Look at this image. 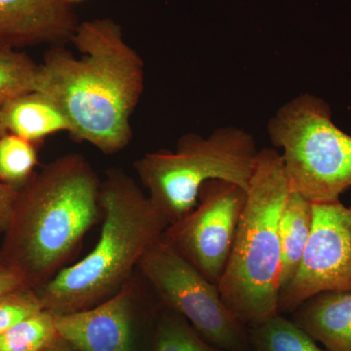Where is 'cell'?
Returning a JSON list of instances; mask_svg holds the SVG:
<instances>
[{
    "label": "cell",
    "mask_w": 351,
    "mask_h": 351,
    "mask_svg": "<svg viewBox=\"0 0 351 351\" xmlns=\"http://www.w3.org/2000/svg\"><path fill=\"white\" fill-rule=\"evenodd\" d=\"M71 43L80 57L63 46L51 48L38 64L34 91L56 104L71 137L105 154H117L132 140L130 119L144 90V62L108 18L80 23Z\"/></svg>",
    "instance_id": "obj_1"
},
{
    "label": "cell",
    "mask_w": 351,
    "mask_h": 351,
    "mask_svg": "<svg viewBox=\"0 0 351 351\" xmlns=\"http://www.w3.org/2000/svg\"><path fill=\"white\" fill-rule=\"evenodd\" d=\"M101 181L77 154L59 157L18 191L0 254L29 287H43L78 248L101 215Z\"/></svg>",
    "instance_id": "obj_2"
},
{
    "label": "cell",
    "mask_w": 351,
    "mask_h": 351,
    "mask_svg": "<svg viewBox=\"0 0 351 351\" xmlns=\"http://www.w3.org/2000/svg\"><path fill=\"white\" fill-rule=\"evenodd\" d=\"M100 207L103 225L93 249L38 290L43 308L51 313L82 311L119 292L169 226L137 182L120 169L108 170L101 182Z\"/></svg>",
    "instance_id": "obj_3"
},
{
    "label": "cell",
    "mask_w": 351,
    "mask_h": 351,
    "mask_svg": "<svg viewBox=\"0 0 351 351\" xmlns=\"http://www.w3.org/2000/svg\"><path fill=\"white\" fill-rule=\"evenodd\" d=\"M290 191L280 152L260 149L232 253L218 283L226 307L245 327L278 314L279 219Z\"/></svg>",
    "instance_id": "obj_4"
},
{
    "label": "cell",
    "mask_w": 351,
    "mask_h": 351,
    "mask_svg": "<svg viewBox=\"0 0 351 351\" xmlns=\"http://www.w3.org/2000/svg\"><path fill=\"white\" fill-rule=\"evenodd\" d=\"M258 152L249 132L221 127L207 137L186 134L175 151L149 152L134 166L147 196L170 225L196 206L207 182L221 180L247 191Z\"/></svg>",
    "instance_id": "obj_5"
},
{
    "label": "cell",
    "mask_w": 351,
    "mask_h": 351,
    "mask_svg": "<svg viewBox=\"0 0 351 351\" xmlns=\"http://www.w3.org/2000/svg\"><path fill=\"white\" fill-rule=\"evenodd\" d=\"M267 131L282 151L291 191L313 204L341 201L351 188V136L334 123L326 101L299 95L277 110Z\"/></svg>",
    "instance_id": "obj_6"
},
{
    "label": "cell",
    "mask_w": 351,
    "mask_h": 351,
    "mask_svg": "<svg viewBox=\"0 0 351 351\" xmlns=\"http://www.w3.org/2000/svg\"><path fill=\"white\" fill-rule=\"evenodd\" d=\"M138 267L165 306L188 321L205 341L226 351L243 350L245 326L226 307L218 285L163 237L145 254Z\"/></svg>",
    "instance_id": "obj_7"
},
{
    "label": "cell",
    "mask_w": 351,
    "mask_h": 351,
    "mask_svg": "<svg viewBox=\"0 0 351 351\" xmlns=\"http://www.w3.org/2000/svg\"><path fill=\"white\" fill-rule=\"evenodd\" d=\"M245 189L214 180L203 184L196 206L170 223L163 239L218 285L228 263L246 202Z\"/></svg>",
    "instance_id": "obj_8"
},
{
    "label": "cell",
    "mask_w": 351,
    "mask_h": 351,
    "mask_svg": "<svg viewBox=\"0 0 351 351\" xmlns=\"http://www.w3.org/2000/svg\"><path fill=\"white\" fill-rule=\"evenodd\" d=\"M341 291H351V206L341 201L313 204L311 237L297 274L279 295L278 313Z\"/></svg>",
    "instance_id": "obj_9"
},
{
    "label": "cell",
    "mask_w": 351,
    "mask_h": 351,
    "mask_svg": "<svg viewBox=\"0 0 351 351\" xmlns=\"http://www.w3.org/2000/svg\"><path fill=\"white\" fill-rule=\"evenodd\" d=\"M136 289L130 280L100 304L55 314L58 336L75 351H128Z\"/></svg>",
    "instance_id": "obj_10"
},
{
    "label": "cell",
    "mask_w": 351,
    "mask_h": 351,
    "mask_svg": "<svg viewBox=\"0 0 351 351\" xmlns=\"http://www.w3.org/2000/svg\"><path fill=\"white\" fill-rule=\"evenodd\" d=\"M80 24L66 0H0L1 47L62 46L71 43Z\"/></svg>",
    "instance_id": "obj_11"
},
{
    "label": "cell",
    "mask_w": 351,
    "mask_h": 351,
    "mask_svg": "<svg viewBox=\"0 0 351 351\" xmlns=\"http://www.w3.org/2000/svg\"><path fill=\"white\" fill-rule=\"evenodd\" d=\"M293 321L328 351H351V291L314 295L295 309Z\"/></svg>",
    "instance_id": "obj_12"
},
{
    "label": "cell",
    "mask_w": 351,
    "mask_h": 351,
    "mask_svg": "<svg viewBox=\"0 0 351 351\" xmlns=\"http://www.w3.org/2000/svg\"><path fill=\"white\" fill-rule=\"evenodd\" d=\"M2 114L7 130L36 143L59 132L69 134L71 127L54 101L38 91L21 94L4 104Z\"/></svg>",
    "instance_id": "obj_13"
},
{
    "label": "cell",
    "mask_w": 351,
    "mask_h": 351,
    "mask_svg": "<svg viewBox=\"0 0 351 351\" xmlns=\"http://www.w3.org/2000/svg\"><path fill=\"white\" fill-rule=\"evenodd\" d=\"M313 223V204L290 191L279 219L280 240V292L291 282L306 250Z\"/></svg>",
    "instance_id": "obj_14"
},
{
    "label": "cell",
    "mask_w": 351,
    "mask_h": 351,
    "mask_svg": "<svg viewBox=\"0 0 351 351\" xmlns=\"http://www.w3.org/2000/svg\"><path fill=\"white\" fill-rule=\"evenodd\" d=\"M251 330V341L257 351H328L294 321L280 313Z\"/></svg>",
    "instance_id": "obj_15"
},
{
    "label": "cell",
    "mask_w": 351,
    "mask_h": 351,
    "mask_svg": "<svg viewBox=\"0 0 351 351\" xmlns=\"http://www.w3.org/2000/svg\"><path fill=\"white\" fill-rule=\"evenodd\" d=\"M58 338L55 314L43 308L0 335V351H41Z\"/></svg>",
    "instance_id": "obj_16"
},
{
    "label": "cell",
    "mask_w": 351,
    "mask_h": 351,
    "mask_svg": "<svg viewBox=\"0 0 351 351\" xmlns=\"http://www.w3.org/2000/svg\"><path fill=\"white\" fill-rule=\"evenodd\" d=\"M36 145L9 132L0 138V181L18 189L24 186L38 163Z\"/></svg>",
    "instance_id": "obj_17"
},
{
    "label": "cell",
    "mask_w": 351,
    "mask_h": 351,
    "mask_svg": "<svg viewBox=\"0 0 351 351\" xmlns=\"http://www.w3.org/2000/svg\"><path fill=\"white\" fill-rule=\"evenodd\" d=\"M38 64L18 50L0 46V108L11 99L34 91Z\"/></svg>",
    "instance_id": "obj_18"
},
{
    "label": "cell",
    "mask_w": 351,
    "mask_h": 351,
    "mask_svg": "<svg viewBox=\"0 0 351 351\" xmlns=\"http://www.w3.org/2000/svg\"><path fill=\"white\" fill-rule=\"evenodd\" d=\"M154 351H226L205 341L182 316L165 318Z\"/></svg>",
    "instance_id": "obj_19"
},
{
    "label": "cell",
    "mask_w": 351,
    "mask_h": 351,
    "mask_svg": "<svg viewBox=\"0 0 351 351\" xmlns=\"http://www.w3.org/2000/svg\"><path fill=\"white\" fill-rule=\"evenodd\" d=\"M41 309L43 304L38 291L29 286L0 295V335Z\"/></svg>",
    "instance_id": "obj_20"
},
{
    "label": "cell",
    "mask_w": 351,
    "mask_h": 351,
    "mask_svg": "<svg viewBox=\"0 0 351 351\" xmlns=\"http://www.w3.org/2000/svg\"><path fill=\"white\" fill-rule=\"evenodd\" d=\"M8 133L3 114L0 110V138ZM19 189L4 184L0 181V233L5 232L11 214H12L14 203L18 195Z\"/></svg>",
    "instance_id": "obj_21"
},
{
    "label": "cell",
    "mask_w": 351,
    "mask_h": 351,
    "mask_svg": "<svg viewBox=\"0 0 351 351\" xmlns=\"http://www.w3.org/2000/svg\"><path fill=\"white\" fill-rule=\"evenodd\" d=\"M25 286H29V284L19 269H16L0 254V295Z\"/></svg>",
    "instance_id": "obj_22"
},
{
    "label": "cell",
    "mask_w": 351,
    "mask_h": 351,
    "mask_svg": "<svg viewBox=\"0 0 351 351\" xmlns=\"http://www.w3.org/2000/svg\"><path fill=\"white\" fill-rule=\"evenodd\" d=\"M41 351H75L71 346H69L63 339L58 338L56 341H53L51 345L46 346Z\"/></svg>",
    "instance_id": "obj_23"
},
{
    "label": "cell",
    "mask_w": 351,
    "mask_h": 351,
    "mask_svg": "<svg viewBox=\"0 0 351 351\" xmlns=\"http://www.w3.org/2000/svg\"><path fill=\"white\" fill-rule=\"evenodd\" d=\"M66 1L69 2V3L73 4V3H75V2L82 1V0H66Z\"/></svg>",
    "instance_id": "obj_24"
}]
</instances>
